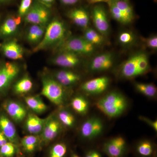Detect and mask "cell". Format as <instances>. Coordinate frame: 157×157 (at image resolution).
Listing matches in <instances>:
<instances>
[{
  "label": "cell",
  "mask_w": 157,
  "mask_h": 157,
  "mask_svg": "<svg viewBox=\"0 0 157 157\" xmlns=\"http://www.w3.org/2000/svg\"><path fill=\"white\" fill-rule=\"evenodd\" d=\"M150 68L148 55L144 52H138L124 62L121 67V74L125 78H134L146 74Z\"/></svg>",
  "instance_id": "7a4b0ae2"
},
{
  "label": "cell",
  "mask_w": 157,
  "mask_h": 157,
  "mask_svg": "<svg viewBox=\"0 0 157 157\" xmlns=\"http://www.w3.org/2000/svg\"><path fill=\"white\" fill-rule=\"evenodd\" d=\"M24 100L28 107L35 114L43 113L48 108L46 104L39 96H27L25 97Z\"/></svg>",
  "instance_id": "7402d4cb"
},
{
  "label": "cell",
  "mask_w": 157,
  "mask_h": 157,
  "mask_svg": "<svg viewBox=\"0 0 157 157\" xmlns=\"http://www.w3.org/2000/svg\"><path fill=\"white\" fill-rule=\"evenodd\" d=\"M41 80V94L56 106L63 105L67 97L66 87L59 83L54 77L47 74L42 76Z\"/></svg>",
  "instance_id": "277c9868"
},
{
  "label": "cell",
  "mask_w": 157,
  "mask_h": 157,
  "mask_svg": "<svg viewBox=\"0 0 157 157\" xmlns=\"http://www.w3.org/2000/svg\"><path fill=\"white\" fill-rule=\"evenodd\" d=\"M53 77L59 83L65 87L76 84L80 80V76L78 74L69 70L56 71Z\"/></svg>",
  "instance_id": "ffe728a7"
},
{
  "label": "cell",
  "mask_w": 157,
  "mask_h": 157,
  "mask_svg": "<svg viewBox=\"0 0 157 157\" xmlns=\"http://www.w3.org/2000/svg\"><path fill=\"white\" fill-rule=\"evenodd\" d=\"M110 0H87L90 4H94L100 2H108Z\"/></svg>",
  "instance_id": "b9f144b4"
},
{
  "label": "cell",
  "mask_w": 157,
  "mask_h": 157,
  "mask_svg": "<svg viewBox=\"0 0 157 157\" xmlns=\"http://www.w3.org/2000/svg\"><path fill=\"white\" fill-rule=\"evenodd\" d=\"M135 87L139 92L149 98H153L156 94L157 88L152 83L137 82L135 84Z\"/></svg>",
  "instance_id": "f1b7e54d"
},
{
  "label": "cell",
  "mask_w": 157,
  "mask_h": 157,
  "mask_svg": "<svg viewBox=\"0 0 157 157\" xmlns=\"http://www.w3.org/2000/svg\"><path fill=\"white\" fill-rule=\"evenodd\" d=\"M109 3V11L113 18L117 22L124 25L129 24V22L120 9L116 6L113 1H110Z\"/></svg>",
  "instance_id": "4dcf8cb0"
},
{
  "label": "cell",
  "mask_w": 157,
  "mask_h": 157,
  "mask_svg": "<svg viewBox=\"0 0 157 157\" xmlns=\"http://www.w3.org/2000/svg\"><path fill=\"white\" fill-rule=\"evenodd\" d=\"M11 1V0H0V4L8 2H10Z\"/></svg>",
  "instance_id": "ee69618b"
},
{
  "label": "cell",
  "mask_w": 157,
  "mask_h": 157,
  "mask_svg": "<svg viewBox=\"0 0 157 157\" xmlns=\"http://www.w3.org/2000/svg\"><path fill=\"white\" fill-rule=\"evenodd\" d=\"M21 18L18 15L7 17L0 26V37L7 38L15 33L21 22Z\"/></svg>",
  "instance_id": "d6986e66"
},
{
  "label": "cell",
  "mask_w": 157,
  "mask_h": 157,
  "mask_svg": "<svg viewBox=\"0 0 157 157\" xmlns=\"http://www.w3.org/2000/svg\"><path fill=\"white\" fill-rule=\"evenodd\" d=\"M33 83L28 75H25L15 82L13 86V91L15 94L22 95L27 94L32 90Z\"/></svg>",
  "instance_id": "cb8c5ba5"
},
{
  "label": "cell",
  "mask_w": 157,
  "mask_h": 157,
  "mask_svg": "<svg viewBox=\"0 0 157 157\" xmlns=\"http://www.w3.org/2000/svg\"><path fill=\"white\" fill-rule=\"evenodd\" d=\"M144 45L147 48L153 50L157 49V36L156 35L151 36L147 38H144Z\"/></svg>",
  "instance_id": "8d00e7d4"
},
{
  "label": "cell",
  "mask_w": 157,
  "mask_h": 157,
  "mask_svg": "<svg viewBox=\"0 0 157 157\" xmlns=\"http://www.w3.org/2000/svg\"><path fill=\"white\" fill-rule=\"evenodd\" d=\"M17 151V145L8 141L0 147V157H14Z\"/></svg>",
  "instance_id": "836d02e7"
},
{
  "label": "cell",
  "mask_w": 157,
  "mask_h": 157,
  "mask_svg": "<svg viewBox=\"0 0 157 157\" xmlns=\"http://www.w3.org/2000/svg\"><path fill=\"white\" fill-rule=\"evenodd\" d=\"M67 152V146L65 144H56L51 148L49 157H65Z\"/></svg>",
  "instance_id": "e575fe53"
},
{
  "label": "cell",
  "mask_w": 157,
  "mask_h": 157,
  "mask_svg": "<svg viewBox=\"0 0 157 157\" xmlns=\"http://www.w3.org/2000/svg\"><path fill=\"white\" fill-rule=\"evenodd\" d=\"M92 17L97 31L104 36H107L109 34L110 27L105 9L101 6H95L93 9Z\"/></svg>",
  "instance_id": "8fae6325"
},
{
  "label": "cell",
  "mask_w": 157,
  "mask_h": 157,
  "mask_svg": "<svg viewBox=\"0 0 157 157\" xmlns=\"http://www.w3.org/2000/svg\"><path fill=\"white\" fill-rule=\"evenodd\" d=\"M47 117L42 118L34 113H28L25 119V128L29 135H41Z\"/></svg>",
  "instance_id": "ac0fdd59"
},
{
  "label": "cell",
  "mask_w": 157,
  "mask_h": 157,
  "mask_svg": "<svg viewBox=\"0 0 157 157\" xmlns=\"http://www.w3.org/2000/svg\"><path fill=\"white\" fill-rule=\"evenodd\" d=\"M112 1L116 6L123 13L125 17L129 21V23H132L135 18V14L133 8L130 3L128 2L127 1Z\"/></svg>",
  "instance_id": "83f0119b"
},
{
  "label": "cell",
  "mask_w": 157,
  "mask_h": 157,
  "mask_svg": "<svg viewBox=\"0 0 157 157\" xmlns=\"http://www.w3.org/2000/svg\"><path fill=\"white\" fill-rule=\"evenodd\" d=\"M140 119L143 121H144L145 122L147 123L150 126L152 127L155 131H157V121H152L148 119L147 118L145 117H140Z\"/></svg>",
  "instance_id": "74e56055"
},
{
  "label": "cell",
  "mask_w": 157,
  "mask_h": 157,
  "mask_svg": "<svg viewBox=\"0 0 157 157\" xmlns=\"http://www.w3.org/2000/svg\"><path fill=\"white\" fill-rule=\"evenodd\" d=\"M0 131L9 142L17 146L20 144V140L14 123L4 110H0Z\"/></svg>",
  "instance_id": "30bf717a"
},
{
  "label": "cell",
  "mask_w": 157,
  "mask_h": 157,
  "mask_svg": "<svg viewBox=\"0 0 157 157\" xmlns=\"http://www.w3.org/2000/svg\"><path fill=\"white\" fill-rule=\"evenodd\" d=\"M83 37L87 42L95 47L103 45L105 42L104 36L98 31L89 27L85 29Z\"/></svg>",
  "instance_id": "484cf974"
},
{
  "label": "cell",
  "mask_w": 157,
  "mask_h": 157,
  "mask_svg": "<svg viewBox=\"0 0 157 157\" xmlns=\"http://www.w3.org/2000/svg\"><path fill=\"white\" fill-rule=\"evenodd\" d=\"M54 64L66 68H72L78 66L82 63L79 55L67 51H60L59 53L52 59Z\"/></svg>",
  "instance_id": "4fadbf2b"
},
{
  "label": "cell",
  "mask_w": 157,
  "mask_h": 157,
  "mask_svg": "<svg viewBox=\"0 0 157 157\" xmlns=\"http://www.w3.org/2000/svg\"><path fill=\"white\" fill-rule=\"evenodd\" d=\"M85 157H101V156L97 151L91 150L88 152Z\"/></svg>",
  "instance_id": "f35d334b"
},
{
  "label": "cell",
  "mask_w": 157,
  "mask_h": 157,
  "mask_svg": "<svg viewBox=\"0 0 157 157\" xmlns=\"http://www.w3.org/2000/svg\"><path fill=\"white\" fill-rule=\"evenodd\" d=\"M96 48L83 37L68 38L59 45V51H67L79 55H91L95 51Z\"/></svg>",
  "instance_id": "5b68a950"
},
{
  "label": "cell",
  "mask_w": 157,
  "mask_h": 157,
  "mask_svg": "<svg viewBox=\"0 0 157 157\" xmlns=\"http://www.w3.org/2000/svg\"><path fill=\"white\" fill-rule=\"evenodd\" d=\"M109 79L107 76L93 78L82 85V91L91 94H98L104 92L109 86Z\"/></svg>",
  "instance_id": "e0dca14e"
},
{
  "label": "cell",
  "mask_w": 157,
  "mask_h": 157,
  "mask_svg": "<svg viewBox=\"0 0 157 157\" xmlns=\"http://www.w3.org/2000/svg\"><path fill=\"white\" fill-rule=\"evenodd\" d=\"M55 0H39L40 3H42L45 6H49L53 3Z\"/></svg>",
  "instance_id": "7bdbcfd3"
},
{
  "label": "cell",
  "mask_w": 157,
  "mask_h": 157,
  "mask_svg": "<svg viewBox=\"0 0 157 157\" xmlns=\"http://www.w3.org/2000/svg\"><path fill=\"white\" fill-rule=\"evenodd\" d=\"M114 56L110 52L100 54L94 58L89 65L92 72L107 71L112 67L114 63Z\"/></svg>",
  "instance_id": "5bb4252c"
},
{
  "label": "cell",
  "mask_w": 157,
  "mask_h": 157,
  "mask_svg": "<svg viewBox=\"0 0 157 157\" xmlns=\"http://www.w3.org/2000/svg\"><path fill=\"white\" fill-rule=\"evenodd\" d=\"M0 52L4 56L10 59H21L24 56L23 48L14 39L0 43Z\"/></svg>",
  "instance_id": "2e32d148"
},
{
  "label": "cell",
  "mask_w": 157,
  "mask_h": 157,
  "mask_svg": "<svg viewBox=\"0 0 157 157\" xmlns=\"http://www.w3.org/2000/svg\"><path fill=\"white\" fill-rule=\"evenodd\" d=\"M114 1H126V0H113Z\"/></svg>",
  "instance_id": "bcb514c9"
},
{
  "label": "cell",
  "mask_w": 157,
  "mask_h": 157,
  "mask_svg": "<svg viewBox=\"0 0 157 157\" xmlns=\"http://www.w3.org/2000/svg\"><path fill=\"white\" fill-rule=\"evenodd\" d=\"M68 34L64 23L57 18L53 19L46 26L43 38L33 51L38 52L53 45H59L67 39Z\"/></svg>",
  "instance_id": "6da1fadb"
},
{
  "label": "cell",
  "mask_w": 157,
  "mask_h": 157,
  "mask_svg": "<svg viewBox=\"0 0 157 157\" xmlns=\"http://www.w3.org/2000/svg\"><path fill=\"white\" fill-rule=\"evenodd\" d=\"M126 143L123 137H117L104 144L103 151L108 157H122L125 151Z\"/></svg>",
  "instance_id": "9a60e30c"
},
{
  "label": "cell",
  "mask_w": 157,
  "mask_h": 157,
  "mask_svg": "<svg viewBox=\"0 0 157 157\" xmlns=\"http://www.w3.org/2000/svg\"><path fill=\"white\" fill-rule=\"evenodd\" d=\"M62 4L67 6H70L76 4L79 0H60Z\"/></svg>",
  "instance_id": "60d3db41"
},
{
  "label": "cell",
  "mask_w": 157,
  "mask_h": 157,
  "mask_svg": "<svg viewBox=\"0 0 157 157\" xmlns=\"http://www.w3.org/2000/svg\"><path fill=\"white\" fill-rule=\"evenodd\" d=\"M9 141L4 134L0 131V147Z\"/></svg>",
  "instance_id": "ab89813d"
},
{
  "label": "cell",
  "mask_w": 157,
  "mask_h": 157,
  "mask_svg": "<svg viewBox=\"0 0 157 157\" xmlns=\"http://www.w3.org/2000/svg\"><path fill=\"white\" fill-rule=\"evenodd\" d=\"M50 15V11L46 6L39 2H36L25 16L24 20L27 23L46 25Z\"/></svg>",
  "instance_id": "ba28073f"
},
{
  "label": "cell",
  "mask_w": 157,
  "mask_h": 157,
  "mask_svg": "<svg viewBox=\"0 0 157 157\" xmlns=\"http://www.w3.org/2000/svg\"><path fill=\"white\" fill-rule=\"evenodd\" d=\"M68 16L74 24L79 27L84 29L89 27L90 17L85 9L82 8L73 9L68 12Z\"/></svg>",
  "instance_id": "44dd1931"
},
{
  "label": "cell",
  "mask_w": 157,
  "mask_h": 157,
  "mask_svg": "<svg viewBox=\"0 0 157 157\" xmlns=\"http://www.w3.org/2000/svg\"><path fill=\"white\" fill-rule=\"evenodd\" d=\"M2 106L3 110L11 120L17 123L25 120L28 114L25 107L18 101L6 100Z\"/></svg>",
  "instance_id": "9c48e42d"
},
{
  "label": "cell",
  "mask_w": 157,
  "mask_h": 157,
  "mask_svg": "<svg viewBox=\"0 0 157 157\" xmlns=\"http://www.w3.org/2000/svg\"><path fill=\"white\" fill-rule=\"evenodd\" d=\"M118 40L121 45L128 47L135 44L136 37L132 31H124L119 34Z\"/></svg>",
  "instance_id": "1f68e13d"
},
{
  "label": "cell",
  "mask_w": 157,
  "mask_h": 157,
  "mask_svg": "<svg viewBox=\"0 0 157 157\" xmlns=\"http://www.w3.org/2000/svg\"><path fill=\"white\" fill-rule=\"evenodd\" d=\"M46 27V25H32L27 34L26 39L29 43L39 44L44 36Z\"/></svg>",
  "instance_id": "603a6c76"
},
{
  "label": "cell",
  "mask_w": 157,
  "mask_h": 157,
  "mask_svg": "<svg viewBox=\"0 0 157 157\" xmlns=\"http://www.w3.org/2000/svg\"><path fill=\"white\" fill-rule=\"evenodd\" d=\"M71 105L74 110L82 115L85 114L89 109L88 102L82 96L74 97L71 101Z\"/></svg>",
  "instance_id": "4316f807"
},
{
  "label": "cell",
  "mask_w": 157,
  "mask_h": 157,
  "mask_svg": "<svg viewBox=\"0 0 157 157\" xmlns=\"http://www.w3.org/2000/svg\"><path fill=\"white\" fill-rule=\"evenodd\" d=\"M57 117L62 125L65 126L72 127L75 124V117L70 111L67 109H60Z\"/></svg>",
  "instance_id": "f546056e"
},
{
  "label": "cell",
  "mask_w": 157,
  "mask_h": 157,
  "mask_svg": "<svg viewBox=\"0 0 157 157\" xmlns=\"http://www.w3.org/2000/svg\"><path fill=\"white\" fill-rule=\"evenodd\" d=\"M33 5V0H21L18 8V16L25 17Z\"/></svg>",
  "instance_id": "d590c367"
},
{
  "label": "cell",
  "mask_w": 157,
  "mask_h": 157,
  "mask_svg": "<svg viewBox=\"0 0 157 157\" xmlns=\"http://www.w3.org/2000/svg\"><path fill=\"white\" fill-rule=\"evenodd\" d=\"M101 112L109 117H117L126 109L127 102L120 93L112 92L104 96L96 103Z\"/></svg>",
  "instance_id": "3957f363"
},
{
  "label": "cell",
  "mask_w": 157,
  "mask_h": 157,
  "mask_svg": "<svg viewBox=\"0 0 157 157\" xmlns=\"http://www.w3.org/2000/svg\"><path fill=\"white\" fill-rule=\"evenodd\" d=\"M104 128L103 122L99 118H89L82 125L80 133L82 137L91 139L101 135Z\"/></svg>",
  "instance_id": "7c38bea8"
},
{
  "label": "cell",
  "mask_w": 157,
  "mask_h": 157,
  "mask_svg": "<svg viewBox=\"0 0 157 157\" xmlns=\"http://www.w3.org/2000/svg\"><path fill=\"white\" fill-rule=\"evenodd\" d=\"M137 152L141 156L148 157L152 154L153 147L151 142L148 140L141 141L137 147Z\"/></svg>",
  "instance_id": "d6a6232c"
},
{
  "label": "cell",
  "mask_w": 157,
  "mask_h": 157,
  "mask_svg": "<svg viewBox=\"0 0 157 157\" xmlns=\"http://www.w3.org/2000/svg\"><path fill=\"white\" fill-rule=\"evenodd\" d=\"M20 72L19 65L7 62L0 65V95L6 94Z\"/></svg>",
  "instance_id": "8992f818"
},
{
  "label": "cell",
  "mask_w": 157,
  "mask_h": 157,
  "mask_svg": "<svg viewBox=\"0 0 157 157\" xmlns=\"http://www.w3.org/2000/svg\"><path fill=\"white\" fill-rule=\"evenodd\" d=\"M71 157H80L79 156H78V155L75 154H73L71 156Z\"/></svg>",
  "instance_id": "f6af8a7d"
},
{
  "label": "cell",
  "mask_w": 157,
  "mask_h": 157,
  "mask_svg": "<svg viewBox=\"0 0 157 157\" xmlns=\"http://www.w3.org/2000/svg\"><path fill=\"white\" fill-rule=\"evenodd\" d=\"M62 124L57 115L52 114L47 117L42 133L39 135L40 146L46 145L54 140L59 134Z\"/></svg>",
  "instance_id": "52a82bcc"
},
{
  "label": "cell",
  "mask_w": 157,
  "mask_h": 157,
  "mask_svg": "<svg viewBox=\"0 0 157 157\" xmlns=\"http://www.w3.org/2000/svg\"><path fill=\"white\" fill-rule=\"evenodd\" d=\"M40 139L39 135H29L20 140L23 149L28 154L33 153L40 146Z\"/></svg>",
  "instance_id": "d4e9b609"
}]
</instances>
